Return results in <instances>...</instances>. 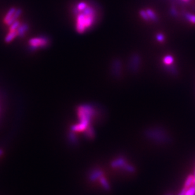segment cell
I'll return each mask as SVG.
<instances>
[{"instance_id": "5bb4252c", "label": "cell", "mask_w": 195, "mask_h": 195, "mask_svg": "<svg viewBox=\"0 0 195 195\" xmlns=\"http://www.w3.org/2000/svg\"><path fill=\"white\" fill-rule=\"evenodd\" d=\"M193 184H195V171H194V179H193Z\"/></svg>"}, {"instance_id": "9c48e42d", "label": "cell", "mask_w": 195, "mask_h": 195, "mask_svg": "<svg viewBox=\"0 0 195 195\" xmlns=\"http://www.w3.org/2000/svg\"><path fill=\"white\" fill-rule=\"evenodd\" d=\"M185 195H195V184H193L187 189Z\"/></svg>"}, {"instance_id": "3957f363", "label": "cell", "mask_w": 195, "mask_h": 195, "mask_svg": "<svg viewBox=\"0 0 195 195\" xmlns=\"http://www.w3.org/2000/svg\"><path fill=\"white\" fill-rule=\"evenodd\" d=\"M16 10H17V8L13 7V8H11L10 10L8 11V12L6 13L5 17H4V19H3V22L5 24H6L8 25L9 22H10V20L12 19V17L14 15Z\"/></svg>"}, {"instance_id": "4fadbf2b", "label": "cell", "mask_w": 195, "mask_h": 195, "mask_svg": "<svg viewBox=\"0 0 195 195\" xmlns=\"http://www.w3.org/2000/svg\"><path fill=\"white\" fill-rule=\"evenodd\" d=\"M3 154V151L2 149H0V156H1Z\"/></svg>"}, {"instance_id": "277c9868", "label": "cell", "mask_w": 195, "mask_h": 195, "mask_svg": "<svg viewBox=\"0 0 195 195\" xmlns=\"http://www.w3.org/2000/svg\"><path fill=\"white\" fill-rule=\"evenodd\" d=\"M18 35H19V34H18L17 29L16 31H9V32L8 33V34L6 35V36L5 38V42H11L17 36H18Z\"/></svg>"}, {"instance_id": "8992f818", "label": "cell", "mask_w": 195, "mask_h": 195, "mask_svg": "<svg viewBox=\"0 0 195 195\" xmlns=\"http://www.w3.org/2000/svg\"><path fill=\"white\" fill-rule=\"evenodd\" d=\"M28 30V25L26 24H20V26L19 27V28L17 29V32L18 34H19V35H23L25 32Z\"/></svg>"}, {"instance_id": "7c38bea8", "label": "cell", "mask_w": 195, "mask_h": 195, "mask_svg": "<svg viewBox=\"0 0 195 195\" xmlns=\"http://www.w3.org/2000/svg\"><path fill=\"white\" fill-rule=\"evenodd\" d=\"M186 190H187V189L185 188H183L181 191L179 192V193L178 194V195H185L186 194Z\"/></svg>"}, {"instance_id": "6da1fadb", "label": "cell", "mask_w": 195, "mask_h": 195, "mask_svg": "<svg viewBox=\"0 0 195 195\" xmlns=\"http://www.w3.org/2000/svg\"><path fill=\"white\" fill-rule=\"evenodd\" d=\"M76 29L79 32H84L91 27L96 19L94 8L86 2H80L75 7Z\"/></svg>"}, {"instance_id": "9a60e30c", "label": "cell", "mask_w": 195, "mask_h": 195, "mask_svg": "<svg viewBox=\"0 0 195 195\" xmlns=\"http://www.w3.org/2000/svg\"><path fill=\"white\" fill-rule=\"evenodd\" d=\"M167 195H171V194H167Z\"/></svg>"}, {"instance_id": "8fae6325", "label": "cell", "mask_w": 195, "mask_h": 195, "mask_svg": "<svg viewBox=\"0 0 195 195\" xmlns=\"http://www.w3.org/2000/svg\"><path fill=\"white\" fill-rule=\"evenodd\" d=\"M156 38H157V39H158L159 41L162 42V41L164 40V35L163 34H159L157 35Z\"/></svg>"}, {"instance_id": "7a4b0ae2", "label": "cell", "mask_w": 195, "mask_h": 195, "mask_svg": "<svg viewBox=\"0 0 195 195\" xmlns=\"http://www.w3.org/2000/svg\"><path fill=\"white\" fill-rule=\"evenodd\" d=\"M47 39L44 38H35L31 39L29 44L31 48H38L46 46Z\"/></svg>"}, {"instance_id": "ba28073f", "label": "cell", "mask_w": 195, "mask_h": 195, "mask_svg": "<svg viewBox=\"0 0 195 195\" xmlns=\"http://www.w3.org/2000/svg\"><path fill=\"white\" fill-rule=\"evenodd\" d=\"M186 19L193 24H195V15H193L189 13H186L184 15Z\"/></svg>"}, {"instance_id": "5b68a950", "label": "cell", "mask_w": 195, "mask_h": 195, "mask_svg": "<svg viewBox=\"0 0 195 195\" xmlns=\"http://www.w3.org/2000/svg\"><path fill=\"white\" fill-rule=\"evenodd\" d=\"M193 179H194V175H189L187 177V179H186V180L185 181L184 188L188 189V188H189L190 187V186H191V185L193 184Z\"/></svg>"}, {"instance_id": "52a82bcc", "label": "cell", "mask_w": 195, "mask_h": 195, "mask_svg": "<svg viewBox=\"0 0 195 195\" xmlns=\"http://www.w3.org/2000/svg\"><path fill=\"white\" fill-rule=\"evenodd\" d=\"M146 13L148 15V17L149 19H152L153 20H157V18H156V16L155 15V13L152 11L149 10V9H148V10H147L146 11Z\"/></svg>"}, {"instance_id": "30bf717a", "label": "cell", "mask_w": 195, "mask_h": 195, "mask_svg": "<svg viewBox=\"0 0 195 195\" xmlns=\"http://www.w3.org/2000/svg\"><path fill=\"white\" fill-rule=\"evenodd\" d=\"M164 63L167 65H171L173 63L174 58L171 55H167L164 58Z\"/></svg>"}]
</instances>
